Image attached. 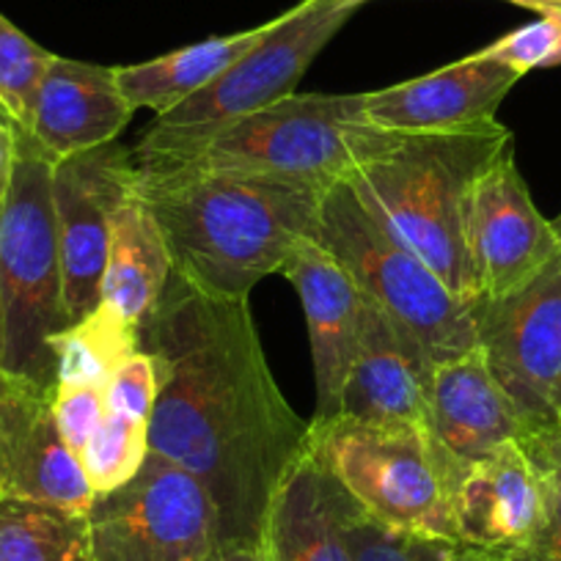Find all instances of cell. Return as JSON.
<instances>
[{
	"mask_svg": "<svg viewBox=\"0 0 561 561\" xmlns=\"http://www.w3.org/2000/svg\"><path fill=\"white\" fill-rule=\"evenodd\" d=\"M160 360L149 451L202 482L229 550H259L270 506L306 457L309 421L280 393L248 300L209 298L171 275L140 325Z\"/></svg>",
	"mask_w": 561,
	"mask_h": 561,
	"instance_id": "6da1fadb",
	"label": "cell"
},
{
	"mask_svg": "<svg viewBox=\"0 0 561 561\" xmlns=\"http://www.w3.org/2000/svg\"><path fill=\"white\" fill-rule=\"evenodd\" d=\"M133 158L135 193L163 231L174 275L196 293L248 300L300 240L314 237L328 187Z\"/></svg>",
	"mask_w": 561,
	"mask_h": 561,
	"instance_id": "7a4b0ae2",
	"label": "cell"
},
{
	"mask_svg": "<svg viewBox=\"0 0 561 561\" xmlns=\"http://www.w3.org/2000/svg\"><path fill=\"white\" fill-rule=\"evenodd\" d=\"M510 144L515 138L499 118L449 133L382 129L375 149L344 182L393 240L430 264L462 304L473 306L468 253L473 185Z\"/></svg>",
	"mask_w": 561,
	"mask_h": 561,
	"instance_id": "3957f363",
	"label": "cell"
},
{
	"mask_svg": "<svg viewBox=\"0 0 561 561\" xmlns=\"http://www.w3.org/2000/svg\"><path fill=\"white\" fill-rule=\"evenodd\" d=\"M380 133L366 122L364 94H289L215 127H149L133 152L191 169L331 187L347 180Z\"/></svg>",
	"mask_w": 561,
	"mask_h": 561,
	"instance_id": "277c9868",
	"label": "cell"
},
{
	"mask_svg": "<svg viewBox=\"0 0 561 561\" xmlns=\"http://www.w3.org/2000/svg\"><path fill=\"white\" fill-rule=\"evenodd\" d=\"M64 328L53 158L20 127L12 185L0 198V369L53 388L50 342Z\"/></svg>",
	"mask_w": 561,
	"mask_h": 561,
	"instance_id": "5b68a950",
	"label": "cell"
},
{
	"mask_svg": "<svg viewBox=\"0 0 561 561\" xmlns=\"http://www.w3.org/2000/svg\"><path fill=\"white\" fill-rule=\"evenodd\" d=\"M314 240L342 262L371 306L424 344L435 364L477 347L471 306L430 264L393 240L344 180L322 193Z\"/></svg>",
	"mask_w": 561,
	"mask_h": 561,
	"instance_id": "8992f818",
	"label": "cell"
},
{
	"mask_svg": "<svg viewBox=\"0 0 561 561\" xmlns=\"http://www.w3.org/2000/svg\"><path fill=\"white\" fill-rule=\"evenodd\" d=\"M306 455L386 526L457 542L449 482L421 430L344 413L311 419Z\"/></svg>",
	"mask_w": 561,
	"mask_h": 561,
	"instance_id": "52a82bcc",
	"label": "cell"
},
{
	"mask_svg": "<svg viewBox=\"0 0 561 561\" xmlns=\"http://www.w3.org/2000/svg\"><path fill=\"white\" fill-rule=\"evenodd\" d=\"M220 553L218 510L207 490L154 451L85 512L80 561H215Z\"/></svg>",
	"mask_w": 561,
	"mask_h": 561,
	"instance_id": "ba28073f",
	"label": "cell"
},
{
	"mask_svg": "<svg viewBox=\"0 0 561 561\" xmlns=\"http://www.w3.org/2000/svg\"><path fill=\"white\" fill-rule=\"evenodd\" d=\"M364 0H300L270 20L262 39L218 80L158 116V129H204L295 94L314 58L353 20Z\"/></svg>",
	"mask_w": 561,
	"mask_h": 561,
	"instance_id": "9c48e42d",
	"label": "cell"
},
{
	"mask_svg": "<svg viewBox=\"0 0 561 561\" xmlns=\"http://www.w3.org/2000/svg\"><path fill=\"white\" fill-rule=\"evenodd\" d=\"M471 311L479 350L526 427H561V251L515 293Z\"/></svg>",
	"mask_w": 561,
	"mask_h": 561,
	"instance_id": "30bf717a",
	"label": "cell"
},
{
	"mask_svg": "<svg viewBox=\"0 0 561 561\" xmlns=\"http://www.w3.org/2000/svg\"><path fill=\"white\" fill-rule=\"evenodd\" d=\"M133 149L118 140L53 160V207L69 325L100 306L113 213L133 191Z\"/></svg>",
	"mask_w": 561,
	"mask_h": 561,
	"instance_id": "8fae6325",
	"label": "cell"
},
{
	"mask_svg": "<svg viewBox=\"0 0 561 561\" xmlns=\"http://www.w3.org/2000/svg\"><path fill=\"white\" fill-rule=\"evenodd\" d=\"M559 251L561 237L534 204L510 144L473 185L468 253L477 304L515 293Z\"/></svg>",
	"mask_w": 561,
	"mask_h": 561,
	"instance_id": "7c38bea8",
	"label": "cell"
},
{
	"mask_svg": "<svg viewBox=\"0 0 561 561\" xmlns=\"http://www.w3.org/2000/svg\"><path fill=\"white\" fill-rule=\"evenodd\" d=\"M0 495L85 515L94 501L78 457L64 444L53 388L0 369Z\"/></svg>",
	"mask_w": 561,
	"mask_h": 561,
	"instance_id": "4fadbf2b",
	"label": "cell"
},
{
	"mask_svg": "<svg viewBox=\"0 0 561 561\" xmlns=\"http://www.w3.org/2000/svg\"><path fill=\"white\" fill-rule=\"evenodd\" d=\"M280 273L298 293L309 322L317 380L314 421L342 413L344 386L358 350L366 298L336 256L314 237H306L287 256Z\"/></svg>",
	"mask_w": 561,
	"mask_h": 561,
	"instance_id": "5bb4252c",
	"label": "cell"
},
{
	"mask_svg": "<svg viewBox=\"0 0 561 561\" xmlns=\"http://www.w3.org/2000/svg\"><path fill=\"white\" fill-rule=\"evenodd\" d=\"M510 393L490 371L479 344L457 358L440 360L433 369L430 391V440L449 482L479 457L526 433Z\"/></svg>",
	"mask_w": 561,
	"mask_h": 561,
	"instance_id": "9a60e30c",
	"label": "cell"
},
{
	"mask_svg": "<svg viewBox=\"0 0 561 561\" xmlns=\"http://www.w3.org/2000/svg\"><path fill=\"white\" fill-rule=\"evenodd\" d=\"M433 369L435 360L424 344L366 300L342 413L369 424L421 430L430 438Z\"/></svg>",
	"mask_w": 561,
	"mask_h": 561,
	"instance_id": "2e32d148",
	"label": "cell"
},
{
	"mask_svg": "<svg viewBox=\"0 0 561 561\" xmlns=\"http://www.w3.org/2000/svg\"><path fill=\"white\" fill-rule=\"evenodd\" d=\"M542 512V482L517 440H506L471 462L451 488L457 542L493 561L526 548Z\"/></svg>",
	"mask_w": 561,
	"mask_h": 561,
	"instance_id": "e0dca14e",
	"label": "cell"
},
{
	"mask_svg": "<svg viewBox=\"0 0 561 561\" xmlns=\"http://www.w3.org/2000/svg\"><path fill=\"white\" fill-rule=\"evenodd\" d=\"M523 75L484 50L421 78L364 94L366 122L393 133H449L493 122Z\"/></svg>",
	"mask_w": 561,
	"mask_h": 561,
	"instance_id": "ac0fdd59",
	"label": "cell"
},
{
	"mask_svg": "<svg viewBox=\"0 0 561 561\" xmlns=\"http://www.w3.org/2000/svg\"><path fill=\"white\" fill-rule=\"evenodd\" d=\"M133 113L113 67L53 56L23 129L53 160H61L113 144Z\"/></svg>",
	"mask_w": 561,
	"mask_h": 561,
	"instance_id": "d6986e66",
	"label": "cell"
},
{
	"mask_svg": "<svg viewBox=\"0 0 561 561\" xmlns=\"http://www.w3.org/2000/svg\"><path fill=\"white\" fill-rule=\"evenodd\" d=\"M259 553L262 561H353L336 482L309 455L280 484Z\"/></svg>",
	"mask_w": 561,
	"mask_h": 561,
	"instance_id": "ffe728a7",
	"label": "cell"
},
{
	"mask_svg": "<svg viewBox=\"0 0 561 561\" xmlns=\"http://www.w3.org/2000/svg\"><path fill=\"white\" fill-rule=\"evenodd\" d=\"M171 275L174 267L163 231L133 185L113 213L100 304L113 306L124 320L140 328L158 309Z\"/></svg>",
	"mask_w": 561,
	"mask_h": 561,
	"instance_id": "44dd1931",
	"label": "cell"
},
{
	"mask_svg": "<svg viewBox=\"0 0 561 561\" xmlns=\"http://www.w3.org/2000/svg\"><path fill=\"white\" fill-rule=\"evenodd\" d=\"M264 31H267V23L231 36H209V39L180 47V50L152 58V61L113 67L116 83L133 111L147 107V111L163 116L171 107L207 89L226 69L234 67L262 39Z\"/></svg>",
	"mask_w": 561,
	"mask_h": 561,
	"instance_id": "7402d4cb",
	"label": "cell"
},
{
	"mask_svg": "<svg viewBox=\"0 0 561 561\" xmlns=\"http://www.w3.org/2000/svg\"><path fill=\"white\" fill-rule=\"evenodd\" d=\"M50 350L56 382L105 388L118 366L140 350V328L124 320L113 306L100 304L83 320L53 336Z\"/></svg>",
	"mask_w": 561,
	"mask_h": 561,
	"instance_id": "603a6c76",
	"label": "cell"
},
{
	"mask_svg": "<svg viewBox=\"0 0 561 561\" xmlns=\"http://www.w3.org/2000/svg\"><path fill=\"white\" fill-rule=\"evenodd\" d=\"M85 515L0 495V561H80Z\"/></svg>",
	"mask_w": 561,
	"mask_h": 561,
	"instance_id": "cb8c5ba5",
	"label": "cell"
},
{
	"mask_svg": "<svg viewBox=\"0 0 561 561\" xmlns=\"http://www.w3.org/2000/svg\"><path fill=\"white\" fill-rule=\"evenodd\" d=\"M339 501H342L344 534L353 550V561H473V550L455 539L386 526L371 517L358 501L350 499L342 488H339Z\"/></svg>",
	"mask_w": 561,
	"mask_h": 561,
	"instance_id": "d4e9b609",
	"label": "cell"
},
{
	"mask_svg": "<svg viewBox=\"0 0 561 561\" xmlns=\"http://www.w3.org/2000/svg\"><path fill=\"white\" fill-rule=\"evenodd\" d=\"M149 457V421L107 410L100 430L80 455V468L94 495L116 490L140 471Z\"/></svg>",
	"mask_w": 561,
	"mask_h": 561,
	"instance_id": "484cf974",
	"label": "cell"
},
{
	"mask_svg": "<svg viewBox=\"0 0 561 561\" xmlns=\"http://www.w3.org/2000/svg\"><path fill=\"white\" fill-rule=\"evenodd\" d=\"M517 444L542 482L545 512L531 542L504 561H561V427H534L523 433Z\"/></svg>",
	"mask_w": 561,
	"mask_h": 561,
	"instance_id": "4316f807",
	"label": "cell"
},
{
	"mask_svg": "<svg viewBox=\"0 0 561 561\" xmlns=\"http://www.w3.org/2000/svg\"><path fill=\"white\" fill-rule=\"evenodd\" d=\"M50 61L53 53L0 14V107L18 122V127L28 124L36 89Z\"/></svg>",
	"mask_w": 561,
	"mask_h": 561,
	"instance_id": "83f0119b",
	"label": "cell"
},
{
	"mask_svg": "<svg viewBox=\"0 0 561 561\" xmlns=\"http://www.w3.org/2000/svg\"><path fill=\"white\" fill-rule=\"evenodd\" d=\"M484 53L506 67L528 75L531 69L561 67V12H545L539 20L501 36Z\"/></svg>",
	"mask_w": 561,
	"mask_h": 561,
	"instance_id": "f1b7e54d",
	"label": "cell"
},
{
	"mask_svg": "<svg viewBox=\"0 0 561 561\" xmlns=\"http://www.w3.org/2000/svg\"><path fill=\"white\" fill-rule=\"evenodd\" d=\"M160 393V360L140 347L129 355L105 386V408L129 419L152 421Z\"/></svg>",
	"mask_w": 561,
	"mask_h": 561,
	"instance_id": "f546056e",
	"label": "cell"
},
{
	"mask_svg": "<svg viewBox=\"0 0 561 561\" xmlns=\"http://www.w3.org/2000/svg\"><path fill=\"white\" fill-rule=\"evenodd\" d=\"M53 413H56V424L61 430L64 444L80 460L85 444L100 430L102 419L107 413L105 388L56 382L53 386Z\"/></svg>",
	"mask_w": 561,
	"mask_h": 561,
	"instance_id": "4dcf8cb0",
	"label": "cell"
},
{
	"mask_svg": "<svg viewBox=\"0 0 561 561\" xmlns=\"http://www.w3.org/2000/svg\"><path fill=\"white\" fill-rule=\"evenodd\" d=\"M18 122L0 107V198L7 196L9 185H12L14 163H18Z\"/></svg>",
	"mask_w": 561,
	"mask_h": 561,
	"instance_id": "1f68e13d",
	"label": "cell"
},
{
	"mask_svg": "<svg viewBox=\"0 0 561 561\" xmlns=\"http://www.w3.org/2000/svg\"><path fill=\"white\" fill-rule=\"evenodd\" d=\"M506 3H515V7L534 9V12H561V0H506Z\"/></svg>",
	"mask_w": 561,
	"mask_h": 561,
	"instance_id": "d6a6232c",
	"label": "cell"
},
{
	"mask_svg": "<svg viewBox=\"0 0 561 561\" xmlns=\"http://www.w3.org/2000/svg\"><path fill=\"white\" fill-rule=\"evenodd\" d=\"M215 561H262L259 550H229V553H220Z\"/></svg>",
	"mask_w": 561,
	"mask_h": 561,
	"instance_id": "836d02e7",
	"label": "cell"
},
{
	"mask_svg": "<svg viewBox=\"0 0 561 561\" xmlns=\"http://www.w3.org/2000/svg\"><path fill=\"white\" fill-rule=\"evenodd\" d=\"M550 224H553V229H556V234L561 237V213L556 215V220H550Z\"/></svg>",
	"mask_w": 561,
	"mask_h": 561,
	"instance_id": "e575fe53",
	"label": "cell"
},
{
	"mask_svg": "<svg viewBox=\"0 0 561 561\" xmlns=\"http://www.w3.org/2000/svg\"><path fill=\"white\" fill-rule=\"evenodd\" d=\"M473 561H490L488 556H482V553H477V550H473Z\"/></svg>",
	"mask_w": 561,
	"mask_h": 561,
	"instance_id": "d590c367",
	"label": "cell"
},
{
	"mask_svg": "<svg viewBox=\"0 0 561 561\" xmlns=\"http://www.w3.org/2000/svg\"><path fill=\"white\" fill-rule=\"evenodd\" d=\"M364 3H371V0H364Z\"/></svg>",
	"mask_w": 561,
	"mask_h": 561,
	"instance_id": "8d00e7d4",
	"label": "cell"
}]
</instances>
